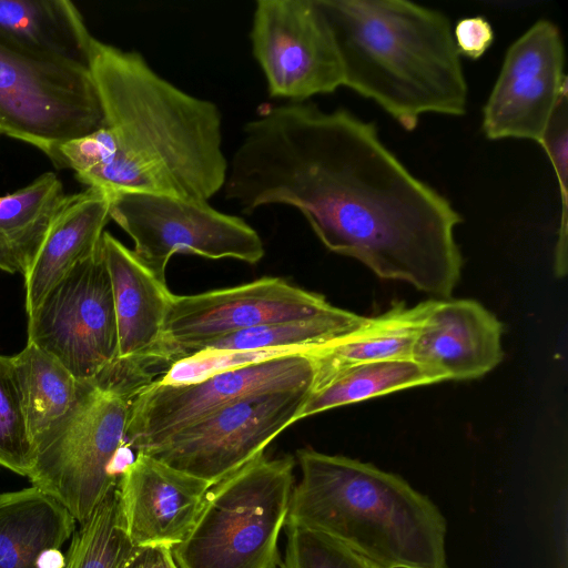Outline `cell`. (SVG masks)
Returning a JSON list of instances; mask_svg holds the SVG:
<instances>
[{"mask_svg":"<svg viewBox=\"0 0 568 568\" xmlns=\"http://www.w3.org/2000/svg\"><path fill=\"white\" fill-rule=\"evenodd\" d=\"M111 193L110 219L132 239L139 260L162 281L166 282V267L175 254L248 264L264 256L262 239L252 226L209 202L141 192Z\"/></svg>","mask_w":568,"mask_h":568,"instance_id":"8","label":"cell"},{"mask_svg":"<svg viewBox=\"0 0 568 568\" xmlns=\"http://www.w3.org/2000/svg\"><path fill=\"white\" fill-rule=\"evenodd\" d=\"M453 34L459 54L474 60L479 59L494 41L490 23L479 16L460 19Z\"/></svg>","mask_w":568,"mask_h":568,"instance_id":"30","label":"cell"},{"mask_svg":"<svg viewBox=\"0 0 568 568\" xmlns=\"http://www.w3.org/2000/svg\"><path fill=\"white\" fill-rule=\"evenodd\" d=\"M223 189L246 213L297 209L326 248L381 278L445 298L460 278V214L387 149L374 123L346 109H262L243 128Z\"/></svg>","mask_w":568,"mask_h":568,"instance_id":"1","label":"cell"},{"mask_svg":"<svg viewBox=\"0 0 568 568\" xmlns=\"http://www.w3.org/2000/svg\"><path fill=\"white\" fill-rule=\"evenodd\" d=\"M125 568H179L172 548L165 546L138 547Z\"/></svg>","mask_w":568,"mask_h":568,"instance_id":"31","label":"cell"},{"mask_svg":"<svg viewBox=\"0 0 568 568\" xmlns=\"http://www.w3.org/2000/svg\"><path fill=\"white\" fill-rule=\"evenodd\" d=\"M538 143L545 149L558 181L561 215L555 248V273L562 277L567 271L568 235V94L557 103Z\"/></svg>","mask_w":568,"mask_h":568,"instance_id":"29","label":"cell"},{"mask_svg":"<svg viewBox=\"0 0 568 568\" xmlns=\"http://www.w3.org/2000/svg\"><path fill=\"white\" fill-rule=\"evenodd\" d=\"M286 526L281 568H378L341 541L306 527Z\"/></svg>","mask_w":568,"mask_h":568,"instance_id":"28","label":"cell"},{"mask_svg":"<svg viewBox=\"0 0 568 568\" xmlns=\"http://www.w3.org/2000/svg\"><path fill=\"white\" fill-rule=\"evenodd\" d=\"M131 398L91 382L70 412L33 445L28 478L84 523L113 489Z\"/></svg>","mask_w":568,"mask_h":568,"instance_id":"6","label":"cell"},{"mask_svg":"<svg viewBox=\"0 0 568 568\" xmlns=\"http://www.w3.org/2000/svg\"><path fill=\"white\" fill-rule=\"evenodd\" d=\"M315 377L311 352H302L190 384L168 385L153 379L131 399L125 446L144 452L223 406L256 394L314 388Z\"/></svg>","mask_w":568,"mask_h":568,"instance_id":"9","label":"cell"},{"mask_svg":"<svg viewBox=\"0 0 568 568\" xmlns=\"http://www.w3.org/2000/svg\"><path fill=\"white\" fill-rule=\"evenodd\" d=\"M101 250L111 282L118 328V361L94 379L103 388L126 396L142 388L150 367L169 364L165 322L173 298L165 281L109 232Z\"/></svg>","mask_w":568,"mask_h":568,"instance_id":"14","label":"cell"},{"mask_svg":"<svg viewBox=\"0 0 568 568\" xmlns=\"http://www.w3.org/2000/svg\"><path fill=\"white\" fill-rule=\"evenodd\" d=\"M343 85L375 101L406 131L426 113L459 116L468 88L448 18L404 0H317Z\"/></svg>","mask_w":568,"mask_h":568,"instance_id":"3","label":"cell"},{"mask_svg":"<svg viewBox=\"0 0 568 568\" xmlns=\"http://www.w3.org/2000/svg\"><path fill=\"white\" fill-rule=\"evenodd\" d=\"M136 548L126 534L115 486L73 532L63 568H125Z\"/></svg>","mask_w":568,"mask_h":568,"instance_id":"26","label":"cell"},{"mask_svg":"<svg viewBox=\"0 0 568 568\" xmlns=\"http://www.w3.org/2000/svg\"><path fill=\"white\" fill-rule=\"evenodd\" d=\"M89 69L104 122L87 135L89 169L81 183L193 202H209L223 189L229 163L215 103L162 78L139 52L94 37Z\"/></svg>","mask_w":568,"mask_h":568,"instance_id":"2","label":"cell"},{"mask_svg":"<svg viewBox=\"0 0 568 568\" xmlns=\"http://www.w3.org/2000/svg\"><path fill=\"white\" fill-rule=\"evenodd\" d=\"M250 39L273 98L305 102L343 85L337 48L317 0L256 1Z\"/></svg>","mask_w":568,"mask_h":568,"instance_id":"12","label":"cell"},{"mask_svg":"<svg viewBox=\"0 0 568 568\" xmlns=\"http://www.w3.org/2000/svg\"><path fill=\"white\" fill-rule=\"evenodd\" d=\"M367 321V316L332 305L312 316L251 327L212 339L195 353L272 348L312 352L355 332Z\"/></svg>","mask_w":568,"mask_h":568,"instance_id":"25","label":"cell"},{"mask_svg":"<svg viewBox=\"0 0 568 568\" xmlns=\"http://www.w3.org/2000/svg\"><path fill=\"white\" fill-rule=\"evenodd\" d=\"M27 343L91 382L118 361V328L101 245L27 315Z\"/></svg>","mask_w":568,"mask_h":568,"instance_id":"11","label":"cell"},{"mask_svg":"<svg viewBox=\"0 0 568 568\" xmlns=\"http://www.w3.org/2000/svg\"><path fill=\"white\" fill-rule=\"evenodd\" d=\"M65 196L53 172L0 196V272L28 274Z\"/></svg>","mask_w":568,"mask_h":568,"instance_id":"22","label":"cell"},{"mask_svg":"<svg viewBox=\"0 0 568 568\" xmlns=\"http://www.w3.org/2000/svg\"><path fill=\"white\" fill-rule=\"evenodd\" d=\"M560 31L539 20L507 50L483 110V131L490 140L539 142L562 95L568 94Z\"/></svg>","mask_w":568,"mask_h":568,"instance_id":"15","label":"cell"},{"mask_svg":"<svg viewBox=\"0 0 568 568\" xmlns=\"http://www.w3.org/2000/svg\"><path fill=\"white\" fill-rule=\"evenodd\" d=\"M10 359L34 445L70 412L87 382L78 379L57 358L29 343Z\"/></svg>","mask_w":568,"mask_h":568,"instance_id":"23","label":"cell"},{"mask_svg":"<svg viewBox=\"0 0 568 568\" xmlns=\"http://www.w3.org/2000/svg\"><path fill=\"white\" fill-rule=\"evenodd\" d=\"M103 111L89 67L0 36V134L49 159L57 145L99 130Z\"/></svg>","mask_w":568,"mask_h":568,"instance_id":"7","label":"cell"},{"mask_svg":"<svg viewBox=\"0 0 568 568\" xmlns=\"http://www.w3.org/2000/svg\"><path fill=\"white\" fill-rule=\"evenodd\" d=\"M213 485L151 455L136 453L116 489L126 534L135 547L173 548L192 530Z\"/></svg>","mask_w":568,"mask_h":568,"instance_id":"16","label":"cell"},{"mask_svg":"<svg viewBox=\"0 0 568 568\" xmlns=\"http://www.w3.org/2000/svg\"><path fill=\"white\" fill-rule=\"evenodd\" d=\"M433 301L414 306L398 303L377 316L368 317L367 323L355 332L312 351L316 368L314 388L353 365L412 358L415 339Z\"/></svg>","mask_w":568,"mask_h":568,"instance_id":"20","label":"cell"},{"mask_svg":"<svg viewBox=\"0 0 568 568\" xmlns=\"http://www.w3.org/2000/svg\"><path fill=\"white\" fill-rule=\"evenodd\" d=\"M331 306L323 295L273 276L197 294H174L165 322L166 362L170 366L212 339L312 316Z\"/></svg>","mask_w":568,"mask_h":568,"instance_id":"13","label":"cell"},{"mask_svg":"<svg viewBox=\"0 0 568 568\" xmlns=\"http://www.w3.org/2000/svg\"><path fill=\"white\" fill-rule=\"evenodd\" d=\"M312 390L305 386L242 398L141 453L214 485L298 422Z\"/></svg>","mask_w":568,"mask_h":568,"instance_id":"10","label":"cell"},{"mask_svg":"<svg viewBox=\"0 0 568 568\" xmlns=\"http://www.w3.org/2000/svg\"><path fill=\"white\" fill-rule=\"evenodd\" d=\"M32 464L33 444L12 363L0 354V466L28 477Z\"/></svg>","mask_w":568,"mask_h":568,"instance_id":"27","label":"cell"},{"mask_svg":"<svg viewBox=\"0 0 568 568\" xmlns=\"http://www.w3.org/2000/svg\"><path fill=\"white\" fill-rule=\"evenodd\" d=\"M503 332L500 321L477 301L434 300L412 359L442 382L478 378L503 361Z\"/></svg>","mask_w":568,"mask_h":568,"instance_id":"17","label":"cell"},{"mask_svg":"<svg viewBox=\"0 0 568 568\" xmlns=\"http://www.w3.org/2000/svg\"><path fill=\"white\" fill-rule=\"evenodd\" d=\"M0 36L14 44L89 67V32L69 0H0Z\"/></svg>","mask_w":568,"mask_h":568,"instance_id":"21","label":"cell"},{"mask_svg":"<svg viewBox=\"0 0 568 568\" xmlns=\"http://www.w3.org/2000/svg\"><path fill=\"white\" fill-rule=\"evenodd\" d=\"M77 520L55 498L31 486L0 494V568H63V545Z\"/></svg>","mask_w":568,"mask_h":568,"instance_id":"19","label":"cell"},{"mask_svg":"<svg viewBox=\"0 0 568 568\" xmlns=\"http://www.w3.org/2000/svg\"><path fill=\"white\" fill-rule=\"evenodd\" d=\"M285 525L321 531L378 568H448L447 524L404 478L341 455L296 452Z\"/></svg>","mask_w":568,"mask_h":568,"instance_id":"4","label":"cell"},{"mask_svg":"<svg viewBox=\"0 0 568 568\" xmlns=\"http://www.w3.org/2000/svg\"><path fill=\"white\" fill-rule=\"evenodd\" d=\"M295 459L264 454L214 484L186 538L179 568H278V537L294 487Z\"/></svg>","mask_w":568,"mask_h":568,"instance_id":"5","label":"cell"},{"mask_svg":"<svg viewBox=\"0 0 568 568\" xmlns=\"http://www.w3.org/2000/svg\"><path fill=\"white\" fill-rule=\"evenodd\" d=\"M111 191L98 186L67 194L23 277L27 315L72 268L99 250L104 227L111 220Z\"/></svg>","mask_w":568,"mask_h":568,"instance_id":"18","label":"cell"},{"mask_svg":"<svg viewBox=\"0 0 568 568\" xmlns=\"http://www.w3.org/2000/svg\"><path fill=\"white\" fill-rule=\"evenodd\" d=\"M438 382L442 381L437 375L412 358L353 365L337 372L311 392L300 420L335 407Z\"/></svg>","mask_w":568,"mask_h":568,"instance_id":"24","label":"cell"}]
</instances>
